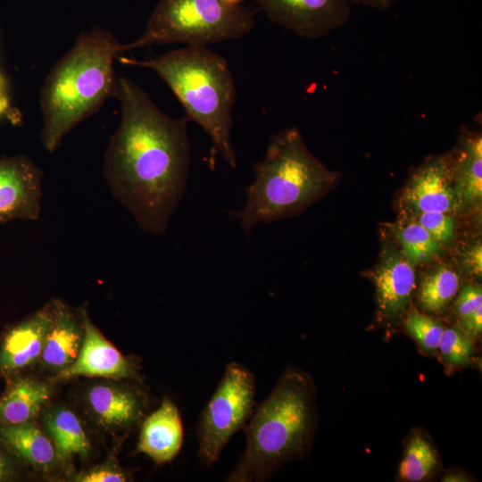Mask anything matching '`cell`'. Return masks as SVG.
<instances>
[{
  "mask_svg": "<svg viewBox=\"0 0 482 482\" xmlns=\"http://www.w3.org/2000/svg\"><path fill=\"white\" fill-rule=\"evenodd\" d=\"M459 285V276L452 269H436L420 285L418 295L420 306L429 312H442L457 294Z\"/></svg>",
  "mask_w": 482,
  "mask_h": 482,
  "instance_id": "7402d4cb",
  "label": "cell"
},
{
  "mask_svg": "<svg viewBox=\"0 0 482 482\" xmlns=\"http://www.w3.org/2000/svg\"><path fill=\"white\" fill-rule=\"evenodd\" d=\"M42 178L41 169L26 156L0 159V224L39 218Z\"/></svg>",
  "mask_w": 482,
  "mask_h": 482,
  "instance_id": "8fae6325",
  "label": "cell"
},
{
  "mask_svg": "<svg viewBox=\"0 0 482 482\" xmlns=\"http://www.w3.org/2000/svg\"><path fill=\"white\" fill-rule=\"evenodd\" d=\"M437 350L449 364L462 366L470 362L474 347L469 335L449 328L444 329Z\"/></svg>",
  "mask_w": 482,
  "mask_h": 482,
  "instance_id": "d4e9b609",
  "label": "cell"
},
{
  "mask_svg": "<svg viewBox=\"0 0 482 482\" xmlns=\"http://www.w3.org/2000/svg\"><path fill=\"white\" fill-rule=\"evenodd\" d=\"M28 467L0 439V482H16L27 476Z\"/></svg>",
  "mask_w": 482,
  "mask_h": 482,
  "instance_id": "83f0119b",
  "label": "cell"
},
{
  "mask_svg": "<svg viewBox=\"0 0 482 482\" xmlns=\"http://www.w3.org/2000/svg\"><path fill=\"white\" fill-rule=\"evenodd\" d=\"M114 96L121 120L104 154V178L140 229L162 236L187 186L188 120L163 113L144 89L125 78L117 79Z\"/></svg>",
  "mask_w": 482,
  "mask_h": 482,
  "instance_id": "6da1fadb",
  "label": "cell"
},
{
  "mask_svg": "<svg viewBox=\"0 0 482 482\" xmlns=\"http://www.w3.org/2000/svg\"><path fill=\"white\" fill-rule=\"evenodd\" d=\"M372 279L380 317L392 320L402 314L415 287L411 263L398 252H386L373 271Z\"/></svg>",
  "mask_w": 482,
  "mask_h": 482,
  "instance_id": "e0dca14e",
  "label": "cell"
},
{
  "mask_svg": "<svg viewBox=\"0 0 482 482\" xmlns=\"http://www.w3.org/2000/svg\"><path fill=\"white\" fill-rule=\"evenodd\" d=\"M405 199L418 212H448L459 205L450 159L434 157L422 164L411 177Z\"/></svg>",
  "mask_w": 482,
  "mask_h": 482,
  "instance_id": "5bb4252c",
  "label": "cell"
},
{
  "mask_svg": "<svg viewBox=\"0 0 482 482\" xmlns=\"http://www.w3.org/2000/svg\"><path fill=\"white\" fill-rule=\"evenodd\" d=\"M83 403L96 426L116 434L141 424L150 399L140 382L101 378L85 388Z\"/></svg>",
  "mask_w": 482,
  "mask_h": 482,
  "instance_id": "ba28073f",
  "label": "cell"
},
{
  "mask_svg": "<svg viewBox=\"0 0 482 482\" xmlns=\"http://www.w3.org/2000/svg\"><path fill=\"white\" fill-rule=\"evenodd\" d=\"M396 236L402 245L403 254L412 264L430 260L441 249V243L419 223L404 226Z\"/></svg>",
  "mask_w": 482,
  "mask_h": 482,
  "instance_id": "603a6c76",
  "label": "cell"
},
{
  "mask_svg": "<svg viewBox=\"0 0 482 482\" xmlns=\"http://www.w3.org/2000/svg\"><path fill=\"white\" fill-rule=\"evenodd\" d=\"M253 12L242 0H159L143 34L121 46L122 53L152 45L206 46L247 35Z\"/></svg>",
  "mask_w": 482,
  "mask_h": 482,
  "instance_id": "8992f818",
  "label": "cell"
},
{
  "mask_svg": "<svg viewBox=\"0 0 482 482\" xmlns=\"http://www.w3.org/2000/svg\"><path fill=\"white\" fill-rule=\"evenodd\" d=\"M0 439L35 472L50 475L62 466L52 439L36 421L0 425Z\"/></svg>",
  "mask_w": 482,
  "mask_h": 482,
  "instance_id": "ac0fdd59",
  "label": "cell"
},
{
  "mask_svg": "<svg viewBox=\"0 0 482 482\" xmlns=\"http://www.w3.org/2000/svg\"><path fill=\"white\" fill-rule=\"evenodd\" d=\"M453 159H450L454 189L460 204H472L482 196V137L466 132Z\"/></svg>",
  "mask_w": 482,
  "mask_h": 482,
  "instance_id": "ffe728a7",
  "label": "cell"
},
{
  "mask_svg": "<svg viewBox=\"0 0 482 482\" xmlns=\"http://www.w3.org/2000/svg\"><path fill=\"white\" fill-rule=\"evenodd\" d=\"M255 380L240 363L229 362L197 426L198 457L205 465L217 461L230 437L250 419Z\"/></svg>",
  "mask_w": 482,
  "mask_h": 482,
  "instance_id": "52a82bcc",
  "label": "cell"
},
{
  "mask_svg": "<svg viewBox=\"0 0 482 482\" xmlns=\"http://www.w3.org/2000/svg\"><path fill=\"white\" fill-rule=\"evenodd\" d=\"M41 426L52 439L61 464L67 465L78 456L87 460L92 445L79 415L63 404L46 406L41 412Z\"/></svg>",
  "mask_w": 482,
  "mask_h": 482,
  "instance_id": "d6986e66",
  "label": "cell"
},
{
  "mask_svg": "<svg viewBox=\"0 0 482 482\" xmlns=\"http://www.w3.org/2000/svg\"><path fill=\"white\" fill-rule=\"evenodd\" d=\"M53 313L44 348L37 363L55 375L70 367L78 358L85 337V306L71 308L60 299H52Z\"/></svg>",
  "mask_w": 482,
  "mask_h": 482,
  "instance_id": "4fadbf2b",
  "label": "cell"
},
{
  "mask_svg": "<svg viewBox=\"0 0 482 482\" xmlns=\"http://www.w3.org/2000/svg\"><path fill=\"white\" fill-rule=\"evenodd\" d=\"M74 482H128L131 474L115 461H105L85 470L74 472L70 479Z\"/></svg>",
  "mask_w": 482,
  "mask_h": 482,
  "instance_id": "484cf974",
  "label": "cell"
},
{
  "mask_svg": "<svg viewBox=\"0 0 482 482\" xmlns=\"http://www.w3.org/2000/svg\"><path fill=\"white\" fill-rule=\"evenodd\" d=\"M466 477L461 472L448 473L444 477V481H464Z\"/></svg>",
  "mask_w": 482,
  "mask_h": 482,
  "instance_id": "d6a6232c",
  "label": "cell"
},
{
  "mask_svg": "<svg viewBox=\"0 0 482 482\" xmlns=\"http://www.w3.org/2000/svg\"><path fill=\"white\" fill-rule=\"evenodd\" d=\"M53 313L52 300L7 326L0 337V378L29 372L37 365Z\"/></svg>",
  "mask_w": 482,
  "mask_h": 482,
  "instance_id": "7c38bea8",
  "label": "cell"
},
{
  "mask_svg": "<svg viewBox=\"0 0 482 482\" xmlns=\"http://www.w3.org/2000/svg\"><path fill=\"white\" fill-rule=\"evenodd\" d=\"M315 425L314 386L303 371L289 369L253 410L246 444L227 482H262L282 464L303 454Z\"/></svg>",
  "mask_w": 482,
  "mask_h": 482,
  "instance_id": "3957f363",
  "label": "cell"
},
{
  "mask_svg": "<svg viewBox=\"0 0 482 482\" xmlns=\"http://www.w3.org/2000/svg\"><path fill=\"white\" fill-rule=\"evenodd\" d=\"M418 223L440 243L448 242L453 236L454 221L447 212H420Z\"/></svg>",
  "mask_w": 482,
  "mask_h": 482,
  "instance_id": "4316f807",
  "label": "cell"
},
{
  "mask_svg": "<svg viewBox=\"0 0 482 482\" xmlns=\"http://www.w3.org/2000/svg\"><path fill=\"white\" fill-rule=\"evenodd\" d=\"M183 440L179 408L170 397L165 396L161 405L142 420L137 451L161 465L171 461L178 455Z\"/></svg>",
  "mask_w": 482,
  "mask_h": 482,
  "instance_id": "9a60e30c",
  "label": "cell"
},
{
  "mask_svg": "<svg viewBox=\"0 0 482 482\" xmlns=\"http://www.w3.org/2000/svg\"><path fill=\"white\" fill-rule=\"evenodd\" d=\"M399 0H348L351 5H361L378 11L391 9Z\"/></svg>",
  "mask_w": 482,
  "mask_h": 482,
  "instance_id": "1f68e13d",
  "label": "cell"
},
{
  "mask_svg": "<svg viewBox=\"0 0 482 482\" xmlns=\"http://www.w3.org/2000/svg\"><path fill=\"white\" fill-rule=\"evenodd\" d=\"M404 326L422 349L428 352L437 350L445 328L436 320L411 309L405 318Z\"/></svg>",
  "mask_w": 482,
  "mask_h": 482,
  "instance_id": "cb8c5ba5",
  "label": "cell"
},
{
  "mask_svg": "<svg viewBox=\"0 0 482 482\" xmlns=\"http://www.w3.org/2000/svg\"><path fill=\"white\" fill-rule=\"evenodd\" d=\"M439 468L437 451L428 438L413 431L407 439L399 477L404 481L418 482L432 477Z\"/></svg>",
  "mask_w": 482,
  "mask_h": 482,
  "instance_id": "44dd1931",
  "label": "cell"
},
{
  "mask_svg": "<svg viewBox=\"0 0 482 482\" xmlns=\"http://www.w3.org/2000/svg\"><path fill=\"white\" fill-rule=\"evenodd\" d=\"M466 331L477 336L482 329V305L479 306L470 317L461 321Z\"/></svg>",
  "mask_w": 482,
  "mask_h": 482,
  "instance_id": "4dcf8cb0",
  "label": "cell"
},
{
  "mask_svg": "<svg viewBox=\"0 0 482 482\" xmlns=\"http://www.w3.org/2000/svg\"><path fill=\"white\" fill-rule=\"evenodd\" d=\"M243 209L233 212L247 234L304 209L330 189L340 174L328 170L308 149L300 131L285 129L273 135L263 159L253 165Z\"/></svg>",
  "mask_w": 482,
  "mask_h": 482,
  "instance_id": "277c9868",
  "label": "cell"
},
{
  "mask_svg": "<svg viewBox=\"0 0 482 482\" xmlns=\"http://www.w3.org/2000/svg\"><path fill=\"white\" fill-rule=\"evenodd\" d=\"M120 61L157 73L183 105L185 118L200 125L228 165L236 168L230 134L237 90L225 58L206 46H187L154 59Z\"/></svg>",
  "mask_w": 482,
  "mask_h": 482,
  "instance_id": "5b68a950",
  "label": "cell"
},
{
  "mask_svg": "<svg viewBox=\"0 0 482 482\" xmlns=\"http://www.w3.org/2000/svg\"><path fill=\"white\" fill-rule=\"evenodd\" d=\"M465 266L468 270L478 277L482 275V245L480 242L472 245L465 253Z\"/></svg>",
  "mask_w": 482,
  "mask_h": 482,
  "instance_id": "f546056e",
  "label": "cell"
},
{
  "mask_svg": "<svg viewBox=\"0 0 482 482\" xmlns=\"http://www.w3.org/2000/svg\"><path fill=\"white\" fill-rule=\"evenodd\" d=\"M273 23L304 38L318 39L345 26L348 0H253Z\"/></svg>",
  "mask_w": 482,
  "mask_h": 482,
  "instance_id": "9c48e42d",
  "label": "cell"
},
{
  "mask_svg": "<svg viewBox=\"0 0 482 482\" xmlns=\"http://www.w3.org/2000/svg\"><path fill=\"white\" fill-rule=\"evenodd\" d=\"M481 305V287L475 284L464 286L455 303V311L461 319V322L470 317Z\"/></svg>",
  "mask_w": 482,
  "mask_h": 482,
  "instance_id": "f1b7e54d",
  "label": "cell"
},
{
  "mask_svg": "<svg viewBox=\"0 0 482 482\" xmlns=\"http://www.w3.org/2000/svg\"><path fill=\"white\" fill-rule=\"evenodd\" d=\"M54 385L29 372L5 379L0 395V425L36 421L50 403Z\"/></svg>",
  "mask_w": 482,
  "mask_h": 482,
  "instance_id": "2e32d148",
  "label": "cell"
},
{
  "mask_svg": "<svg viewBox=\"0 0 482 482\" xmlns=\"http://www.w3.org/2000/svg\"><path fill=\"white\" fill-rule=\"evenodd\" d=\"M121 46L109 31L95 29L80 34L53 67L40 92L41 140L46 151L54 152L71 129L114 96L112 63Z\"/></svg>",
  "mask_w": 482,
  "mask_h": 482,
  "instance_id": "7a4b0ae2",
  "label": "cell"
},
{
  "mask_svg": "<svg viewBox=\"0 0 482 482\" xmlns=\"http://www.w3.org/2000/svg\"><path fill=\"white\" fill-rule=\"evenodd\" d=\"M85 337L75 362L62 371L49 377L54 383L78 377L123 379L143 382L139 360L124 355L91 321L87 312L84 319Z\"/></svg>",
  "mask_w": 482,
  "mask_h": 482,
  "instance_id": "30bf717a",
  "label": "cell"
}]
</instances>
